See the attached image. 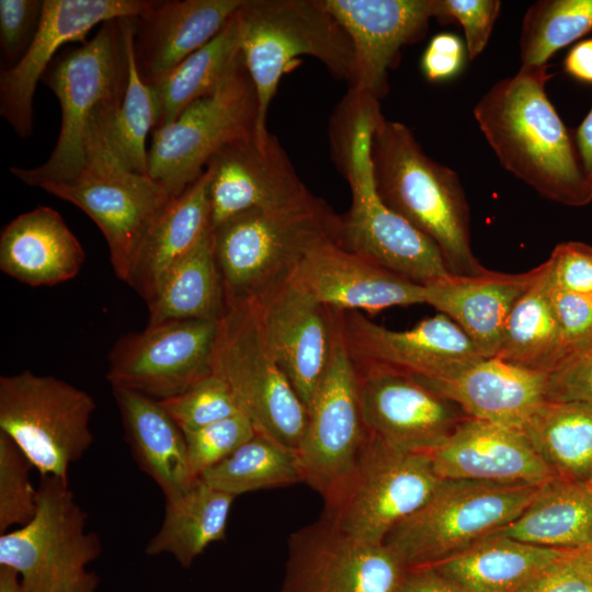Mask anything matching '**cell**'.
<instances>
[{"label":"cell","mask_w":592,"mask_h":592,"mask_svg":"<svg viewBox=\"0 0 592 592\" xmlns=\"http://www.w3.org/2000/svg\"><path fill=\"white\" fill-rule=\"evenodd\" d=\"M521 431L555 476L578 482L592 478V406L547 400Z\"/></svg>","instance_id":"36"},{"label":"cell","mask_w":592,"mask_h":592,"mask_svg":"<svg viewBox=\"0 0 592 592\" xmlns=\"http://www.w3.org/2000/svg\"><path fill=\"white\" fill-rule=\"evenodd\" d=\"M369 155L380 198L439 247L449 272L482 271L470 247L469 208L457 173L430 158L408 126L383 114L372 129Z\"/></svg>","instance_id":"4"},{"label":"cell","mask_w":592,"mask_h":592,"mask_svg":"<svg viewBox=\"0 0 592 592\" xmlns=\"http://www.w3.org/2000/svg\"><path fill=\"white\" fill-rule=\"evenodd\" d=\"M43 0H0V48L4 69L15 66L38 30Z\"/></svg>","instance_id":"45"},{"label":"cell","mask_w":592,"mask_h":592,"mask_svg":"<svg viewBox=\"0 0 592 592\" xmlns=\"http://www.w3.org/2000/svg\"><path fill=\"white\" fill-rule=\"evenodd\" d=\"M152 0H43L38 30L25 55L0 75V114L18 136L33 133L36 86L70 42H86L88 33L106 21L139 15Z\"/></svg>","instance_id":"20"},{"label":"cell","mask_w":592,"mask_h":592,"mask_svg":"<svg viewBox=\"0 0 592 592\" xmlns=\"http://www.w3.org/2000/svg\"><path fill=\"white\" fill-rule=\"evenodd\" d=\"M406 571L386 544L362 542L321 516L291 534L277 592H400Z\"/></svg>","instance_id":"16"},{"label":"cell","mask_w":592,"mask_h":592,"mask_svg":"<svg viewBox=\"0 0 592 592\" xmlns=\"http://www.w3.org/2000/svg\"><path fill=\"white\" fill-rule=\"evenodd\" d=\"M400 592H471L432 567L408 569Z\"/></svg>","instance_id":"51"},{"label":"cell","mask_w":592,"mask_h":592,"mask_svg":"<svg viewBox=\"0 0 592 592\" xmlns=\"http://www.w3.org/2000/svg\"><path fill=\"white\" fill-rule=\"evenodd\" d=\"M128 81L110 139L113 157L125 168L148 174L146 139L155 129L157 109L151 88L139 76L133 52V24L128 18Z\"/></svg>","instance_id":"40"},{"label":"cell","mask_w":592,"mask_h":592,"mask_svg":"<svg viewBox=\"0 0 592 592\" xmlns=\"http://www.w3.org/2000/svg\"><path fill=\"white\" fill-rule=\"evenodd\" d=\"M147 306L148 326L224 317L227 306L212 228L166 273Z\"/></svg>","instance_id":"34"},{"label":"cell","mask_w":592,"mask_h":592,"mask_svg":"<svg viewBox=\"0 0 592 592\" xmlns=\"http://www.w3.org/2000/svg\"><path fill=\"white\" fill-rule=\"evenodd\" d=\"M32 468L18 445L0 432V534L26 525L36 514L38 490L30 479Z\"/></svg>","instance_id":"41"},{"label":"cell","mask_w":592,"mask_h":592,"mask_svg":"<svg viewBox=\"0 0 592 592\" xmlns=\"http://www.w3.org/2000/svg\"><path fill=\"white\" fill-rule=\"evenodd\" d=\"M563 550L492 534L430 567L471 592H520Z\"/></svg>","instance_id":"32"},{"label":"cell","mask_w":592,"mask_h":592,"mask_svg":"<svg viewBox=\"0 0 592 592\" xmlns=\"http://www.w3.org/2000/svg\"><path fill=\"white\" fill-rule=\"evenodd\" d=\"M209 228L205 170L183 193L168 202L141 247L128 285L148 304L166 273Z\"/></svg>","instance_id":"30"},{"label":"cell","mask_w":592,"mask_h":592,"mask_svg":"<svg viewBox=\"0 0 592 592\" xmlns=\"http://www.w3.org/2000/svg\"><path fill=\"white\" fill-rule=\"evenodd\" d=\"M212 230L237 216L274 210L315 197L272 134H255L221 147L207 162Z\"/></svg>","instance_id":"18"},{"label":"cell","mask_w":592,"mask_h":592,"mask_svg":"<svg viewBox=\"0 0 592 592\" xmlns=\"http://www.w3.org/2000/svg\"><path fill=\"white\" fill-rule=\"evenodd\" d=\"M551 301L562 335L566 361L592 343V295L559 291L551 284Z\"/></svg>","instance_id":"48"},{"label":"cell","mask_w":592,"mask_h":592,"mask_svg":"<svg viewBox=\"0 0 592 592\" xmlns=\"http://www.w3.org/2000/svg\"><path fill=\"white\" fill-rule=\"evenodd\" d=\"M356 364L388 367L425 380H448L485 358L447 316L436 314L408 330H391L358 311H339Z\"/></svg>","instance_id":"17"},{"label":"cell","mask_w":592,"mask_h":592,"mask_svg":"<svg viewBox=\"0 0 592 592\" xmlns=\"http://www.w3.org/2000/svg\"><path fill=\"white\" fill-rule=\"evenodd\" d=\"M219 321L175 320L119 338L109 354L112 387L156 400L178 396L213 374Z\"/></svg>","instance_id":"15"},{"label":"cell","mask_w":592,"mask_h":592,"mask_svg":"<svg viewBox=\"0 0 592 592\" xmlns=\"http://www.w3.org/2000/svg\"><path fill=\"white\" fill-rule=\"evenodd\" d=\"M127 35L128 18L110 20L90 41L54 58L41 80L61 107L58 139L44 163L10 168L15 178L41 189L69 181L91 161L112 155L111 134L128 81Z\"/></svg>","instance_id":"1"},{"label":"cell","mask_w":592,"mask_h":592,"mask_svg":"<svg viewBox=\"0 0 592 592\" xmlns=\"http://www.w3.org/2000/svg\"><path fill=\"white\" fill-rule=\"evenodd\" d=\"M547 400L592 406V343L549 373Z\"/></svg>","instance_id":"49"},{"label":"cell","mask_w":592,"mask_h":592,"mask_svg":"<svg viewBox=\"0 0 592 592\" xmlns=\"http://www.w3.org/2000/svg\"><path fill=\"white\" fill-rule=\"evenodd\" d=\"M520 592H592V548L565 549Z\"/></svg>","instance_id":"46"},{"label":"cell","mask_w":592,"mask_h":592,"mask_svg":"<svg viewBox=\"0 0 592 592\" xmlns=\"http://www.w3.org/2000/svg\"><path fill=\"white\" fill-rule=\"evenodd\" d=\"M429 455L441 479L538 485L555 476L521 430L469 417Z\"/></svg>","instance_id":"25"},{"label":"cell","mask_w":592,"mask_h":592,"mask_svg":"<svg viewBox=\"0 0 592 592\" xmlns=\"http://www.w3.org/2000/svg\"><path fill=\"white\" fill-rule=\"evenodd\" d=\"M546 262L556 289L592 295V246L579 241L558 243Z\"/></svg>","instance_id":"47"},{"label":"cell","mask_w":592,"mask_h":592,"mask_svg":"<svg viewBox=\"0 0 592 592\" xmlns=\"http://www.w3.org/2000/svg\"><path fill=\"white\" fill-rule=\"evenodd\" d=\"M354 364L365 428L391 446L430 453L468 418L455 402L408 374Z\"/></svg>","instance_id":"19"},{"label":"cell","mask_w":592,"mask_h":592,"mask_svg":"<svg viewBox=\"0 0 592 592\" xmlns=\"http://www.w3.org/2000/svg\"><path fill=\"white\" fill-rule=\"evenodd\" d=\"M548 378L549 373L486 357L448 380L415 379L455 402L469 418L522 430L547 401Z\"/></svg>","instance_id":"27"},{"label":"cell","mask_w":592,"mask_h":592,"mask_svg":"<svg viewBox=\"0 0 592 592\" xmlns=\"http://www.w3.org/2000/svg\"><path fill=\"white\" fill-rule=\"evenodd\" d=\"M183 433L189 470L193 479H198L205 470L250 441L257 431L252 423L239 413Z\"/></svg>","instance_id":"43"},{"label":"cell","mask_w":592,"mask_h":592,"mask_svg":"<svg viewBox=\"0 0 592 592\" xmlns=\"http://www.w3.org/2000/svg\"><path fill=\"white\" fill-rule=\"evenodd\" d=\"M538 266L523 273L483 269L449 274L424 286V304L451 318L486 357L497 355L506 320L535 280Z\"/></svg>","instance_id":"26"},{"label":"cell","mask_w":592,"mask_h":592,"mask_svg":"<svg viewBox=\"0 0 592 592\" xmlns=\"http://www.w3.org/2000/svg\"><path fill=\"white\" fill-rule=\"evenodd\" d=\"M505 362L551 373L566 357L560 327L551 301V281L545 261L526 292L514 305L498 353Z\"/></svg>","instance_id":"35"},{"label":"cell","mask_w":592,"mask_h":592,"mask_svg":"<svg viewBox=\"0 0 592 592\" xmlns=\"http://www.w3.org/2000/svg\"><path fill=\"white\" fill-rule=\"evenodd\" d=\"M591 32L592 0L536 1L527 9L522 23V66H545L556 52Z\"/></svg>","instance_id":"39"},{"label":"cell","mask_w":592,"mask_h":592,"mask_svg":"<svg viewBox=\"0 0 592 592\" xmlns=\"http://www.w3.org/2000/svg\"><path fill=\"white\" fill-rule=\"evenodd\" d=\"M200 479L235 498L304 481L297 451L258 433Z\"/></svg>","instance_id":"38"},{"label":"cell","mask_w":592,"mask_h":592,"mask_svg":"<svg viewBox=\"0 0 592 592\" xmlns=\"http://www.w3.org/2000/svg\"><path fill=\"white\" fill-rule=\"evenodd\" d=\"M112 391L135 462L166 500L179 496L196 480L189 470L183 431L159 400L124 388Z\"/></svg>","instance_id":"29"},{"label":"cell","mask_w":592,"mask_h":592,"mask_svg":"<svg viewBox=\"0 0 592 592\" xmlns=\"http://www.w3.org/2000/svg\"><path fill=\"white\" fill-rule=\"evenodd\" d=\"M538 486L442 479L430 499L399 523L384 544L407 570L436 565L513 522Z\"/></svg>","instance_id":"7"},{"label":"cell","mask_w":592,"mask_h":592,"mask_svg":"<svg viewBox=\"0 0 592 592\" xmlns=\"http://www.w3.org/2000/svg\"><path fill=\"white\" fill-rule=\"evenodd\" d=\"M236 14L240 53L257 92L259 139L271 134L266 125L271 102L281 78L298 57L316 58L351 86L352 43L321 0H243Z\"/></svg>","instance_id":"6"},{"label":"cell","mask_w":592,"mask_h":592,"mask_svg":"<svg viewBox=\"0 0 592 592\" xmlns=\"http://www.w3.org/2000/svg\"><path fill=\"white\" fill-rule=\"evenodd\" d=\"M258 99L241 53L217 89L196 100L172 123L152 130L148 175L171 197L205 171L225 145L255 134Z\"/></svg>","instance_id":"11"},{"label":"cell","mask_w":592,"mask_h":592,"mask_svg":"<svg viewBox=\"0 0 592 592\" xmlns=\"http://www.w3.org/2000/svg\"><path fill=\"white\" fill-rule=\"evenodd\" d=\"M466 46L452 33H440L431 38L421 58V70L432 82L449 80L463 68Z\"/></svg>","instance_id":"50"},{"label":"cell","mask_w":592,"mask_h":592,"mask_svg":"<svg viewBox=\"0 0 592 592\" xmlns=\"http://www.w3.org/2000/svg\"><path fill=\"white\" fill-rule=\"evenodd\" d=\"M379 101L349 91L331 124L332 153L351 189L335 242L407 280L426 285L451 274L439 247L387 206L376 191L371 134Z\"/></svg>","instance_id":"3"},{"label":"cell","mask_w":592,"mask_h":592,"mask_svg":"<svg viewBox=\"0 0 592 592\" xmlns=\"http://www.w3.org/2000/svg\"><path fill=\"white\" fill-rule=\"evenodd\" d=\"M339 215L321 198L247 213L213 229L226 306L259 300L287 283L317 247L335 240Z\"/></svg>","instance_id":"5"},{"label":"cell","mask_w":592,"mask_h":592,"mask_svg":"<svg viewBox=\"0 0 592 592\" xmlns=\"http://www.w3.org/2000/svg\"><path fill=\"white\" fill-rule=\"evenodd\" d=\"M41 189L73 204L95 223L116 277L127 284L151 227L171 200L157 181L128 170L112 155L91 161L69 181Z\"/></svg>","instance_id":"14"},{"label":"cell","mask_w":592,"mask_h":592,"mask_svg":"<svg viewBox=\"0 0 592 592\" xmlns=\"http://www.w3.org/2000/svg\"><path fill=\"white\" fill-rule=\"evenodd\" d=\"M441 480L429 453L401 449L368 434L350 481L322 516L362 542L383 544Z\"/></svg>","instance_id":"12"},{"label":"cell","mask_w":592,"mask_h":592,"mask_svg":"<svg viewBox=\"0 0 592 592\" xmlns=\"http://www.w3.org/2000/svg\"><path fill=\"white\" fill-rule=\"evenodd\" d=\"M243 0H159L132 18L133 52L143 81L155 86L226 25Z\"/></svg>","instance_id":"24"},{"label":"cell","mask_w":592,"mask_h":592,"mask_svg":"<svg viewBox=\"0 0 592 592\" xmlns=\"http://www.w3.org/2000/svg\"><path fill=\"white\" fill-rule=\"evenodd\" d=\"M235 497L200 478L179 496L166 500L160 528L149 539V556L171 555L187 569L213 543L225 539Z\"/></svg>","instance_id":"33"},{"label":"cell","mask_w":592,"mask_h":592,"mask_svg":"<svg viewBox=\"0 0 592 592\" xmlns=\"http://www.w3.org/2000/svg\"><path fill=\"white\" fill-rule=\"evenodd\" d=\"M565 72L584 84H592V37L573 45L563 60Z\"/></svg>","instance_id":"52"},{"label":"cell","mask_w":592,"mask_h":592,"mask_svg":"<svg viewBox=\"0 0 592 592\" xmlns=\"http://www.w3.org/2000/svg\"><path fill=\"white\" fill-rule=\"evenodd\" d=\"M253 301L271 353L308 409L330 360L333 310L292 278Z\"/></svg>","instance_id":"21"},{"label":"cell","mask_w":592,"mask_h":592,"mask_svg":"<svg viewBox=\"0 0 592 592\" xmlns=\"http://www.w3.org/2000/svg\"><path fill=\"white\" fill-rule=\"evenodd\" d=\"M333 310V309H332ZM330 360L307 409V423L297 447L304 482L330 506L350 481L368 437L363 422L358 378L339 319Z\"/></svg>","instance_id":"13"},{"label":"cell","mask_w":592,"mask_h":592,"mask_svg":"<svg viewBox=\"0 0 592 592\" xmlns=\"http://www.w3.org/2000/svg\"><path fill=\"white\" fill-rule=\"evenodd\" d=\"M348 34L354 52L350 90L384 98L387 72L400 48L420 39L433 15V0H321Z\"/></svg>","instance_id":"22"},{"label":"cell","mask_w":592,"mask_h":592,"mask_svg":"<svg viewBox=\"0 0 592 592\" xmlns=\"http://www.w3.org/2000/svg\"><path fill=\"white\" fill-rule=\"evenodd\" d=\"M236 12L207 44L150 87L157 109L155 128L174 122L189 105L217 89L240 53Z\"/></svg>","instance_id":"37"},{"label":"cell","mask_w":592,"mask_h":592,"mask_svg":"<svg viewBox=\"0 0 592 592\" xmlns=\"http://www.w3.org/2000/svg\"><path fill=\"white\" fill-rule=\"evenodd\" d=\"M548 65L526 67L500 80L474 107V116L502 167L543 197L581 207L592 202L572 134L546 93Z\"/></svg>","instance_id":"2"},{"label":"cell","mask_w":592,"mask_h":592,"mask_svg":"<svg viewBox=\"0 0 592 592\" xmlns=\"http://www.w3.org/2000/svg\"><path fill=\"white\" fill-rule=\"evenodd\" d=\"M499 0H433V15L441 21H456L464 29L467 57L482 53L499 16Z\"/></svg>","instance_id":"44"},{"label":"cell","mask_w":592,"mask_h":592,"mask_svg":"<svg viewBox=\"0 0 592 592\" xmlns=\"http://www.w3.org/2000/svg\"><path fill=\"white\" fill-rule=\"evenodd\" d=\"M494 534L556 549L592 548V487L550 477L527 508Z\"/></svg>","instance_id":"31"},{"label":"cell","mask_w":592,"mask_h":592,"mask_svg":"<svg viewBox=\"0 0 592 592\" xmlns=\"http://www.w3.org/2000/svg\"><path fill=\"white\" fill-rule=\"evenodd\" d=\"M213 373L229 387L258 434L297 451L307 409L266 344L253 300L227 305L219 320Z\"/></svg>","instance_id":"9"},{"label":"cell","mask_w":592,"mask_h":592,"mask_svg":"<svg viewBox=\"0 0 592 592\" xmlns=\"http://www.w3.org/2000/svg\"><path fill=\"white\" fill-rule=\"evenodd\" d=\"M295 281L327 308L379 311L424 304V286L407 280L329 240L314 249L294 273Z\"/></svg>","instance_id":"23"},{"label":"cell","mask_w":592,"mask_h":592,"mask_svg":"<svg viewBox=\"0 0 592 592\" xmlns=\"http://www.w3.org/2000/svg\"><path fill=\"white\" fill-rule=\"evenodd\" d=\"M86 254L60 214L38 206L7 224L0 235V270L33 286H54L80 272Z\"/></svg>","instance_id":"28"},{"label":"cell","mask_w":592,"mask_h":592,"mask_svg":"<svg viewBox=\"0 0 592 592\" xmlns=\"http://www.w3.org/2000/svg\"><path fill=\"white\" fill-rule=\"evenodd\" d=\"M587 483L592 487V478Z\"/></svg>","instance_id":"55"},{"label":"cell","mask_w":592,"mask_h":592,"mask_svg":"<svg viewBox=\"0 0 592 592\" xmlns=\"http://www.w3.org/2000/svg\"><path fill=\"white\" fill-rule=\"evenodd\" d=\"M37 511L26 525L0 534V566L18 572L24 592H99L88 569L102 554L99 535L66 479L41 476Z\"/></svg>","instance_id":"8"},{"label":"cell","mask_w":592,"mask_h":592,"mask_svg":"<svg viewBox=\"0 0 592 592\" xmlns=\"http://www.w3.org/2000/svg\"><path fill=\"white\" fill-rule=\"evenodd\" d=\"M574 140L583 168L592 180V107L576 129Z\"/></svg>","instance_id":"53"},{"label":"cell","mask_w":592,"mask_h":592,"mask_svg":"<svg viewBox=\"0 0 592 592\" xmlns=\"http://www.w3.org/2000/svg\"><path fill=\"white\" fill-rule=\"evenodd\" d=\"M0 592H24L18 572L5 566H0Z\"/></svg>","instance_id":"54"},{"label":"cell","mask_w":592,"mask_h":592,"mask_svg":"<svg viewBox=\"0 0 592 592\" xmlns=\"http://www.w3.org/2000/svg\"><path fill=\"white\" fill-rule=\"evenodd\" d=\"M159 402L183 432L241 413L229 387L214 373L186 391Z\"/></svg>","instance_id":"42"},{"label":"cell","mask_w":592,"mask_h":592,"mask_svg":"<svg viewBox=\"0 0 592 592\" xmlns=\"http://www.w3.org/2000/svg\"><path fill=\"white\" fill-rule=\"evenodd\" d=\"M95 408L90 394L54 376L25 369L0 377V432L41 476L68 480L70 465L93 443Z\"/></svg>","instance_id":"10"}]
</instances>
